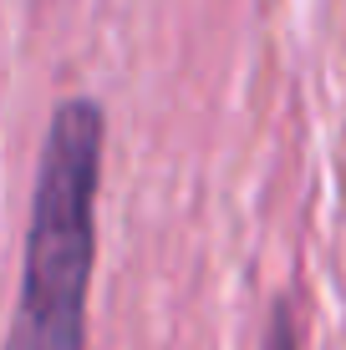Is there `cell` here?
I'll return each mask as SVG.
<instances>
[{"label": "cell", "mask_w": 346, "mask_h": 350, "mask_svg": "<svg viewBox=\"0 0 346 350\" xmlns=\"http://www.w3.org/2000/svg\"><path fill=\"white\" fill-rule=\"evenodd\" d=\"M107 117L92 96L51 112L36 163L21 295L5 350H87V295L97 269V188Z\"/></svg>", "instance_id": "obj_1"}, {"label": "cell", "mask_w": 346, "mask_h": 350, "mask_svg": "<svg viewBox=\"0 0 346 350\" xmlns=\"http://www.w3.org/2000/svg\"><path fill=\"white\" fill-rule=\"evenodd\" d=\"M260 350H301V330H295V305L291 299H275L270 305V320H265V345Z\"/></svg>", "instance_id": "obj_2"}]
</instances>
